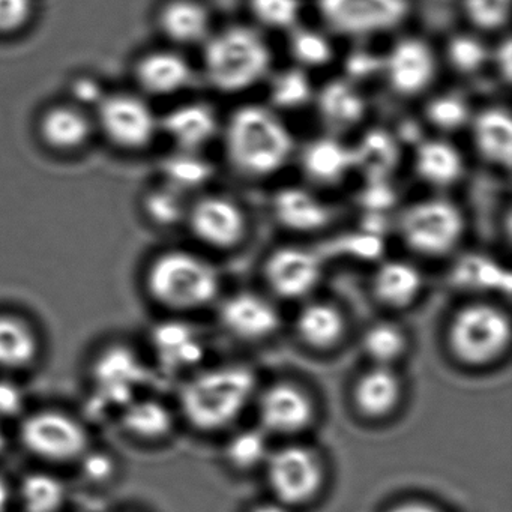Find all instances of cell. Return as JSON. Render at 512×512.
Segmentation results:
<instances>
[{
  "label": "cell",
  "instance_id": "cell-33",
  "mask_svg": "<svg viewBox=\"0 0 512 512\" xmlns=\"http://www.w3.org/2000/svg\"><path fill=\"white\" fill-rule=\"evenodd\" d=\"M268 79V107L274 112H296L313 103L316 89L308 71L290 67L271 74Z\"/></svg>",
  "mask_w": 512,
  "mask_h": 512
},
{
  "label": "cell",
  "instance_id": "cell-20",
  "mask_svg": "<svg viewBox=\"0 0 512 512\" xmlns=\"http://www.w3.org/2000/svg\"><path fill=\"white\" fill-rule=\"evenodd\" d=\"M218 131L217 113L206 103L181 104L160 118V133L175 145L176 151L199 154L215 139Z\"/></svg>",
  "mask_w": 512,
  "mask_h": 512
},
{
  "label": "cell",
  "instance_id": "cell-22",
  "mask_svg": "<svg viewBox=\"0 0 512 512\" xmlns=\"http://www.w3.org/2000/svg\"><path fill=\"white\" fill-rule=\"evenodd\" d=\"M469 128L473 148L484 163L499 169H511L512 118L508 109L491 106L473 113Z\"/></svg>",
  "mask_w": 512,
  "mask_h": 512
},
{
  "label": "cell",
  "instance_id": "cell-32",
  "mask_svg": "<svg viewBox=\"0 0 512 512\" xmlns=\"http://www.w3.org/2000/svg\"><path fill=\"white\" fill-rule=\"evenodd\" d=\"M40 341L32 326L16 316H0V368L20 370L37 358Z\"/></svg>",
  "mask_w": 512,
  "mask_h": 512
},
{
  "label": "cell",
  "instance_id": "cell-17",
  "mask_svg": "<svg viewBox=\"0 0 512 512\" xmlns=\"http://www.w3.org/2000/svg\"><path fill=\"white\" fill-rule=\"evenodd\" d=\"M134 79L146 97H172L194 82V70L175 50H154L137 61Z\"/></svg>",
  "mask_w": 512,
  "mask_h": 512
},
{
  "label": "cell",
  "instance_id": "cell-14",
  "mask_svg": "<svg viewBox=\"0 0 512 512\" xmlns=\"http://www.w3.org/2000/svg\"><path fill=\"white\" fill-rule=\"evenodd\" d=\"M320 277L322 265L319 257L304 248H280L269 256L265 265L266 281L281 298H304L313 292Z\"/></svg>",
  "mask_w": 512,
  "mask_h": 512
},
{
  "label": "cell",
  "instance_id": "cell-43",
  "mask_svg": "<svg viewBox=\"0 0 512 512\" xmlns=\"http://www.w3.org/2000/svg\"><path fill=\"white\" fill-rule=\"evenodd\" d=\"M146 214L161 226H170L187 217V208L181 200V193L170 187L151 191L145 199Z\"/></svg>",
  "mask_w": 512,
  "mask_h": 512
},
{
  "label": "cell",
  "instance_id": "cell-16",
  "mask_svg": "<svg viewBox=\"0 0 512 512\" xmlns=\"http://www.w3.org/2000/svg\"><path fill=\"white\" fill-rule=\"evenodd\" d=\"M311 398L292 383H275L263 392L259 401V419L269 433H301L313 422Z\"/></svg>",
  "mask_w": 512,
  "mask_h": 512
},
{
  "label": "cell",
  "instance_id": "cell-19",
  "mask_svg": "<svg viewBox=\"0 0 512 512\" xmlns=\"http://www.w3.org/2000/svg\"><path fill=\"white\" fill-rule=\"evenodd\" d=\"M95 121L83 107L74 103L50 106L38 119L41 142L59 154H73L88 145Z\"/></svg>",
  "mask_w": 512,
  "mask_h": 512
},
{
  "label": "cell",
  "instance_id": "cell-31",
  "mask_svg": "<svg viewBox=\"0 0 512 512\" xmlns=\"http://www.w3.org/2000/svg\"><path fill=\"white\" fill-rule=\"evenodd\" d=\"M121 424L131 436L160 440L172 433L175 419L166 404L152 398H136L122 407Z\"/></svg>",
  "mask_w": 512,
  "mask_h": 512
},
{
  "label": "cell",
  "instance_id": "cell-9",
  "mask_svg": "<svg viewBox=\"0 0 512 512\" xmlns=\"http://www.w3.org/2000/svg\"><path fill=\"white\" fill-rule=\"evenodd\" d=\"M20 440L32 455L52 463L80 460L91 442L85 425L59 410L29 415L20 425Z\"/></svg>",
  "mask_w": 512,
  "mask_h": 512
},
{
  "label": "cell",
  "instance_id": "cell-46",
  "mask_svg": "<svg viewBox=\"0 0 512 512\" xmlns=\"http://www.w3.org/2000/svg\"><path fill=\"white\" fill-rule=\"evenodd\" d=\"M71 94H73L74 104L77 106L83 107V109L86 106H94L97 109L107 92L94 77L82 76L74 80L71 85Z\"/></svg>",
  "mask_w": 512,
  "mask_h": 512
},
{
  "label": "cell",
  "instance_id": "cell-26",
  "mask_svg": "<svg viewBox=\"0 0 512 512\" xmlns=\"http://www.w3.org/2000/svg\"><path fill=\"white\" fill-rule=\"evenodd\" d=\"M272 212L281 226L295 232H314L328 226L332 209L305 188L287 187L272 200Z\"/></svg>",
  "mask_w": 512,
  "mask_h": 512
},
{
  "label": "cell",
  "instance_id": "cell-5",
  "mask_svg": "<svg viewBox=\"0 0 512 512\" xmlns=\"http://www.w3.org/2000/svg\"><path fill=\"white\" fill-rule=\"evenodd\" d=\"M511 343L509 317L494 305L472 304L457 311L448 329V344L458 361L472 367L490 364Z\"/></svg>",
  "mask_w": 512,
  "mask_h": 512
},
{
  "label": "cell",
  "instance_id": "cell-37",
  "mask_svg": "<svg viewBox=\"0 0 512 512\" xmlns=\"http://www.w3.org/2000/svg\"><path fill=\"white\" fill-rule=\"evenodd\" d=\"M362 347L374 365L392 367L406 352L407 338L395 323L380 322L367 329Z\"/></svg>",
  "mask_w": 512,
  "mask_h": 512
},
{
  "label": "cell",
  "instance_id": "cell-53",
  "mask_svg": "<svg viewBox=\"0 0 512 512\" xmlns=\"http://www.w3.org/2000/svg\"><path fill=\"white\" fill-rule=\"evenodd\" d=\"M7 446V437H5L4 431L0 430V455L4 454L5 449H7Z\"/></svg>",
  "mask_w": 512,
  "mask_h": 512
},
{
  "label": "cell",
  "instance_id": "cell-41",
  "mask_svg": "<svg viewBox=\"0 0 512 512\" xmlns=\"http://www.w3.org/2000/svg\"><path fill=\"white\" fill-rule=\"evenodd\" d=\"M227 460L239 470H250L268 460V443L259 430H245L236 434L227 445Z\"/></svg>",
  "mask_w": 512,
  "mask_h": 512
},
{
  "label": "cell",
  "instance_id": "cell-7",
  "mask_svg": "<svg viewBox=\"0 0 512 512\" xmlns=\"http://www.w3.org/2000/svg\"><path fill=\"white\" fill-rule=\"evenodd\" d=\"M463 212L442 197L419 200L407 206L398 221L404 244L422 256H445L460 244L464 235Z\"/></svg>",
  "mask_w": 512,
  "mask_h": 512
},
{
  "label": "cell",
  "instance_id": "cell-18",
  "mask_svg": "<svg viewBox=\"0 0 512 512\" xmlns=\"http://www.w3.org/2000/svg\"><path fill=\"white\" fill-rule=\"evenodd\" d=\"M221 325L233 337L244 341H260L280 328V314L268 299L242 292L230 296L220 308Z\"/></svg>",
  "mask_w": 512,
  "mask_h": 512
},
{
  "label": "cell",
  "instance_id": "cell-3",
  "mask_svg": "<svg viewBox=\"0 0 512 512\" xmlns=\"http://www.w3.org/2000/svg\"><path fill=\"white\" fill-rule=\"evenodd\" d=\"M256 376L244 365L209 368L191 377L179 394L182 415L197 430L217 431L232 424L250 403Z\"/></svg>",
  "mask_w": 512,
  "mask_h": 512
},
{
  "label": "cell",
  "instance_id": "cell-13",
  "mask_svg": "<svg viewBox=\"0 0 512 512\" xmlns=\"http://www.w3.org/2000/svg\"><path fill=\"white\" fill-rule=\"evenodd\" d=\"M191 232L209 247H235L247 233V218L238 203L223 196H205L187 209Z\"/></svg>",
  "mask_w": 512,
  "mask_h": 512
},
{
  "label": "cell",
  "instance_id": "cell-30",
  "mask_svg": "<svg viewBox=\"0 0 512 512\" xmlns=\"http://www.w3.org/2000/svg\"><path fill=\"white\" fill-rule=\"evenodd\" d=\"M353 170L370 179H383L400 163V145L394 134L386 130H370L353 146Z\"/></svg>",
  "mask_w": 512,
  "mask_h": 512
},
{
  "label": "cell",
  "instance_id": "cell-29",
  "mask_svg": "<svg viewBox=\"0 0 512 512\" xmlns=\"http://www.w3.org/2000/svg\"><path fill=\"white\" fill-rule=\"evenodd\" d=\"M296 331L307 346L326 350L340 343L346 331V320L335 305L311 302L299 311Z\"/></svg>",
  "mask_w": 512,
  "mask_h": 512
},
{
  "label": "cell",
  "instance_id": "cell-50",
  "mask_svg": "<svg viewBox=\"0 0 512 512\" xmlns=\"http://www.w3.org/2000/svg\"><path fill=\"white\" fill-rule=\"evenodd\" d=\"M388 512H442L436 506L425 502H404L394 506Z\"/></svg>",
  "mask_w": 512,
  "mask_h": 512
},
{
  "label": "cell",
  "instance_id": "cell-39",
  "mask_svg": "<svg viewBox=\"0 0 512 512\" xmlns=\"http://www.w3.org/2000/svg\"><path fill=\"white\" fill-rule=\"evenodd\" d=\"M163 175L167 187L182 193L205 184L211 176V166L197 152L176 151L164 161Z\"/></svg>",
  "mask_w": 512,
  "mask_h": 512
},
{
  "label": "cell",
  "instance_id": "cell-6",
  "mask_svg": "<svg viewBox=\"0 0 512 512\" xmlns=\"http://www.w3.org/2000/svg\"><path fill=\"white\" fill-rule=\"evenodd\" d=\"M316 11L332 34L368 40L406 25L413 4L412 0H316Z\"/></svg>",
  "mask_w": 512,
  "mask_h": 512
},
{
  "label": "cell",
  "instance_id": "cell-21",
  "mask_svg": "<svg viewBox=\"0 0 512 512\" xmlns=\"http://www.w3.org/2000/svg\"><path fill=\"white\" fill-rule=\"evenodd\" d=\"M161 35L176 47L205 44L212 35V16L200 0H167L158 11Z\"/></svg>",
  "mask_w": 512,
  "mask_h": 512
},
{
  "label": "cell",
  "instance_id": "cell-28",
  "mask_svg": "<svg viewBox=\"0 0 512 512\" xmlns=\"http://www.w3.org/2000/svg\"><path fill=\"white\" fill-rule=\"evenodd\" d=\"M371 286L380 304L389 308H406L421 295L424 278L410 263L392 260L377 268Z\"/></svg>",
  "mask_w": 512,
  "mask_h": 512
},
{
  "label": "cell",
  "instance_id": "cell-25",
  "mask_svg": "<svg viewBox=\"0 0 512 512\" xmlns=\"http://www.w3.org/2000/svg\"><path fill=\"white\" fill-rule=\"evenodd\" d=\"M413 167L416 176L436 190L454 187L464 175L463 155L457 146L440 137L416 143Z\"/></svg>",
  "mask_w": 512,
  "mask_h": 512
},
{
  "label": "cell",
  "instance_id": "cell-10",
  "mask_svg": "<svg viewBox=\"0 0 512 512\" xmlns=\"http://www.w3.org/2000/svg\"><path fill=\"white\" fill-rule=\"evenodd\" d=\"M269 487L284 506L310 502L323 484L319 455L302 445L284 446L266 460Z\"/></svg>",
  "mask_w": 512,
  "mask_h": 512
},
{
  "label": "cell",
  "instance_id": "cell-27",
  "mask_svg": "<svg viewBox=\"0 0 512 512\" xmlns=\"http://www.w3.org/2000/svg\"><path fill=\"white\" fill-rule=\"evenodd\" d=\"M403 394L400 376L392 367L373 365L359 376L353 389L356 409L371 419L385 418L394 412Z\"/></svg>",
  "mask_w": 512,
  "mask_h": 512
},
{
  "label": "cell",
  "instance_id": "cell-36",
  "mask_svg": "<svg viewBox=\"0 0 512 512\" xmlns=\"http://www.w3.org/2000/svg\"><path fill=\"white\" fill-rule=\"evenodd\" d=\"M424 118L439 133L452 134L469 127L473 112L463 95L443 92L428 100Z\"/></svg>",
  "mask_w": 512,
  "mask_h": 512
},
{
  "label": "cell",
  "instance_id": "cell-47",
  "mask_svg": "<svg viewBox=\"0 0 512 512\" xmlns=\"http://www.w3.org/2000/svg\"><path fill=\"white\" fill-rule=\"evenodd\" d=\"M83 461V473L92 482H106L115 475V460L104 452H86Z\"/></svg>",
  "mask_w": 512,
  "mask_h": 512
},
{
  "label": "cell",
  "instance_id": "cell-11",
  "mask_svg": "<svg viewBox=\"0 0 512 512\" xmlns=\"http://www.w3.org/2000/svg\"><path fill=\"white\" fill-rule=\"evenodd\" d=\"M382 76L398 97H419L436 80V53L422 38H401L382 56Z\"/></svg>",
  "mask_w": 512,
  "mask_h": 512
},
{
  "label": "cell",
  "instance_id": "cell-52",
  "mask_svg": "<svg viewBox=\"0 0 512 512\" xmlns=\"http://www.w3.org/2000/svg\"><path fill=\"white\" fill-rule=\"evenodd\" d=\"M251 512H289V509L281 503H263L251 509Z\"/></svg>",
  "mask_w": 512,
  "mask_h": 512
},
{
  "label": "cell",
  "instance_id": "cell-40",
  "mask_svg": "<svg viewBox=\"0 0 512 512\" xmlns=\"http://www.w3.org/2000/svg\"><path fill=\"white\" fill-rule=\"evenodd\" d=\"M302 10V0H248L254 22L269 31H292L301 22Z\"/></svg>",
  "mask_w": 512,
  "mask_h": 512
},
{
  "label": "cell",
  "instance_id": "cell-42",
  "mask_svg": "<svg viewBox=\"0 0 512 512\" xmlns=\"http://www.w3.org/2000/svg\"><path fill=\"white\" fill-rule=\"evenodd\" d=\"M511 0H463V13L481 32L502 31L509 23Z\"/></svg>",
  "mask_w": 512,
  "mask_h": 512
},
{
  "label": "cell",
  "instance_id": "cell-12",
  "mask_svg": "<svg viewBox=\"0 0 512 512\" xmlns=\"http://www.w3.org/2000/svg\"><path fill=\"white\" fill-rule=\"evenodd\" d=\"M145 365L136 352L125 346L107 347L95 359V392L103 403L125 407L139 397L140 388L146 383Z\"/></svg>",
  "mask_w": 512,
  "mask_h": 512
},
{
  "label": "cell",
  "instance_id": "cell-1",
  "mask_svg": "<svg viewBox=\"0 0 512 512\" xmlns=\"http://www.w3.org/2000/svg\"><path fill=\"white\" fill-rule=\"evenodd\" d=\"M224 155L238 175L271 178L295 154V140L277 112L260 104L233 110L223 130Z\"/></svg>",
  "mask_w": 512,
  "mask_h": 512
},
{
  "label": "cell",
  "instance_id": "cell-15",
  "mask_svg": "<svg viewBox=\"0 0 512 512\" xmlns=\"http://www.w3.org/2000/svg\"><path fill=\"white\" fill-rule=\"evenodd\" d=\"M313 104L320 124L328 131L326 134L337 137L359 127L368 113L367 98L361 86L344 77L326 82L316 91Z\"/></svg>",
  "mask_w": 512,
  "mask_h": 512
},
{
  "label": "cell",
  "instance_id": "cell-44",
  "mask_svg": "<svg viewBox=\"0 0 512 512\" xmlns=\"http://www.w3.org/2000/svg\"><path fill=\"white\" fill-rule=\"evenodd\" d=\"M35 0H0V37H13L31 25Z\"/></svg>",
  "mask_w": 512,
  "mask_h": 512
},
{
  "label": "cell",
  "instance_id": "cell-34",
  "mask_svg": "<svg viewBox=\"0 0 512 512\" xmlns=\"http://www.w3.org/2000/svg\"><path fill=\"white\" fill-rule=\"evenodd\" d=\"M19 500L25 512H59L67 502V487L50 473H29L20 482Z\"/></svg>",
  "mask_w": 512,
  "mask_h": 512
},
{
  "label": "cell",
  "instance_id": "cell-48",
  "mask_svg": "<svg viewBox=\"0 0 512 512\" xmlns=\"http://www.w3.org/2000/svg\"><path fill=\"white\" fill-rule=\"evenodd\" d=\"M25 392L11 380L0 379V418H14L25 409Z\"/></svg>",
  "mask_w": 512,
  "mask_h": 512
},
{
  "label": "cell",
  "instance_id": "cell-2",
  "mask_svg": "<svg viewBox=\"0 0 512 512\" xmlns=\"http://www.w3.org/2000/svg\"><path fill=\"white\" fill-rule=\"evenodd\" d=\"M203 74L221 94L250 91L271 76L272 52L257 29L233 25L212 32L203 44Z\"/></svg>",
  "mask_w": 512,
  "mask_h": 512
},
{
  "label": "cell",
  "instance_id": "cell-38",
  "mask_svg": "<svg viewBox=\"0 0 512 512\" xmlns=\"http://www.w3.org/2000/svg\"><path fill=\"white\" fill-rule=\"evenodd\" d=\"M449 67L460 76H476L491 61V50L476 34H455L445 49Z\"/></svg>",
  "mask_w": 512,
  "mask_h": 512
},
{
  "label": "cell",
  "instance_id": "cell-49",
  "mask_svg": "<svg viewBox=\"0 0 512 512\" xmlns=\"http://www.w3.org/2000/svg\"><path fill=\"white\" fill-rule=\"evenodd\" d=\"M491 64L496 68L503 85H509L512 77V46L508 37L500 41L496 50L491 52Z\"/></svg>",
  "mask_w": 512,
  "mask_h": 512
},
{
  "label": "cell",
  "instance_id": "cell-4",
  "mask_svg": "<svg viewBox=\"0 0 512 512\" xmlns=\"http://www.w3.org/2000/svg\"><path fill=\"white\" fill-rule=\"evenodd\" d=\"M146 289L155 302L176 311L197 310L214 301L220 278L211 263L190 251L158 256L146 272Z\"/></svg>",
  "mask_w": 512,
  "mask_h": 512
},
{
  "label": "cell",
  "instance_id": "cell-8",
  "mask_svg": "<svg viewBox=\"0 0 512 512\" xmlns=\"http://www.w3.org/2000/svg\"><path fill=\"white\" fill-rule=\"evenodd\" d=\"M95 127L122 151L149 148L160 134V118L142 94H107L97 106Z\"/></svg>",
  "mask_w": 512,
  "mask_h": 512
},
{
  "label": "cell",
  "instance_id": "cell-35",
  "mask_svg": "<svg viewBox=\"0 0 512 512\" xmlns=\"http://www.w3.org/2000/svg\"><path fill=\"white\" fill-rule=\"evenodd\" d=\"M289 53L295 61V67L311 71L331 64L334 59V46L323 32L296 26L289 32Z\"/></svg>",
  "mask_w": 512,
  "mask_h": 512
},
{
  "label": "cell",
  "instance_id": "cell-51",
  "mask_svg": "<svg viewBox=\"0 0 512 512\" xmlns=\"http://www.w3.org/2000/svg\"><path fill=\"white\" fill-rule=\"evenodd\" d=\"M11 490L8 487L7 481L0 478V512H7L10 508Z\"/></svg>",
  "mask_w": 512,
  "mask_h": 512
},
{
  "label": "cell",
  "instance_id": "cell-24",
  "mask_svg": "<svg viewBox=\"0 0 512 512\" xmlns=\"http://www.w3.org/2000/svg\"><path fill=\"white\" fill-rule=\"evenodd\" d=\"M152 349L160 364L167 370L181 371L194 367L205 355L199 332L184 322L158 323L152 329Z\"/></svg>",
  "mask_w": 512,
  "mask_h": 512
},
{
  "label": "cell",
  "instance_id": "cell-45",
  "mask_svg": "<svg viewBox=\"0 0 512 512\" xmlns=\"http://www.w3.org/2000/svg\"><path fill=\"white\" fill-rule=\"evenodd\" d=\"M344 70V79L359 86L376 76H382V56H377L371 50L355 49L347 56Z\"/></svg>",
  "mask_w": 512,
  "mask_h": 512
},
{
  "label": "cell",
  "instance_id": "cell-23",
  "mask_svg": "<svg viewBox=\"0 0 512 512\" xmlns=\"http://www.w3.org/2000/svg\"><path fill=\"white\" fill-rule=\"evenodd\" d=\"M299 164L308 181L322 187L340 184L353 170L352 149L340 137L325 134L305 143Z\"/></svg>",
  "mask_w": 512,
  "mask_h": 512
}]
</instances>
